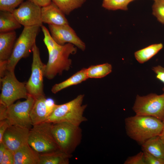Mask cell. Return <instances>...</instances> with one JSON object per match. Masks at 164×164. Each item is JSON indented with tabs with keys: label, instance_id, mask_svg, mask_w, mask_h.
<instances>
[{
	"label": "cell",
	"instance_id": "cell-1",
	"mask_svg": "<svg viewBox=\"0 0 164 164\" xmlns=\"http://www.w3.org/2000/svg\"><path fill=\"white\" fill-rule=\"evenodd\" d=\"M125 124L127 135L141 145L159 135L164 127L162 121L156 118L136 114L126 118Z\"/></svg>",
	"mask_w": 164,
	"mask_h": 164
},
{
	"label": "cell",
	"instance_id": "cell-2",
	"mask_svg": "<svg viewBox=\"0 0 164 164\" xmlns=\"http://www.w3.org/2000/svg\"><path fill=\"white\" fill-rule=\"evenodd\" d=\"M84 97V94H80L67 103L57 104L45 122H67L80 126L82 122L87 121V119L83 115L87 107V104H82Z\"/></svg>",
	"mask_w": 164,
	"mask_h": 164
},
{
	"label": "cell",
	"instance_id": "cell-3",
	"mask_svg": "<svg viewBox=\"0 0 164 164\" xmlns=\"http://www.w3.org/2000/svg\"><path fill=\"white\" fill-rule=\"evenodd\" d=\"M77 47L70 43L58 45L48 53L49 59L45 65L44 77L53 79L57 74L62 75L64 71L68 70L72 61L69 58L71 54H75Z\"/></svg>",
	"mask_w": 164,
	"mask_h": 164
},
{
	"label": "cell",
	"instance_id": "cell-4",
	"mask_svg": "<svg viewBox=\"0 0 164 164\" xmlns=\"http://www.w3.org/2000/svg\"><path fill=\"white\" fill-rule=\"evenodd\" d=\"M52 131L60 150L67 154L72 155L81 142L80 126L67 122L52 123Z\"/></svg>",
	"mask_w": 164,
	"mask_h": 164
},
{
	"label": "cell",
	"instance_id": "cell-5",
	"mask_svg": "<svg viewBox=\"0 0 164 164\" xmlns=\"http://www.w3.org/2000/svg\"><path fill=\"white\" fill-rule=\"evenodd\" d=\"M40 27L38 25L24 27L16 40L12 54L7 61L6 70H14L19 60L29 55L36 44V37Z\"/></svg>",
	"mask_w": 164,
	"mask_h": 164
},
{
	"label": "cell",
	"instance_id": "cell-6",
	"mask_svg": "<svg viewBox=\"0 0 164 164\" xmlns=\"http://www.w3.org/2000/svg\"><path fill=\"white\" fill-rule=\"evenodd\" d=\"M28 144L39 154L60 150L52 131V123L45 122L33 125L29 129Z\"/></svg>",
	"mask_w": 164,
	"mask_h": 164
},
{
	"label": "cell",
	"instance_id": "cell-7",
	"mask_svg": "<svg viewBox=\"0 0 164 164\" xmlns=\"http://www.w3.org/2000/svg\"><path fill=\"white\" fill-rule=\"evenodd\" d=\"M1 92L0 104L8 107L16 101L27 99L28 93L25 82H20L16 77L14 70H6L0 77Z\"/></svg>",
	"mask_w": 164,
	"mask_h": 164
},
{
	"label": "cell",
	"instance_id": "cell-8",
	"mask_svg": "<svg viewBox=\"0 0 164 164\" xmlns=\"http://www.w3.org/2000/svg\"><path fill=\"white\" fill-rule=\"evenodd\" d=\"M132 109L136 115L152 116L162 121L164 118V93L143 96L137 95Z\"/></svg>",
	"mask_w": 164,
	"mask_h": 164
},
{
	"label": "cell",
	"instance_id": "cell-9",
	"mask_svg": "<svg viewBox=\"0 0 164 164\" xmlns=\"http://www.w3.org/2000/svg\"><path fill=\"white\" fill-rule=\"evenodd\" d=\"M31 73L26 87L29 95L35 99L45 97L43 91V77L45 65L42 61L38 47L36 44L32 50Z\"/></svg>",
	"mask_w": 164,
	"mask_h": 164
},
{
	"label": "cell",
	"instance_id": "cell-10",
	"mask_svg": "<svg viewBox=\"0 0 164 164\" xmlns=\"http://www.w3.org/2000/svg\"><path fill=\"white\" fill-rule=\"evenodd\" d=\"M35 98L29 95L22 101H19L7 107L6 119L11 125H16L30 129L33 126L30 116Z\"/></svg>",
	"mask_w": 164,
	"mask_h": 164
},
{
	"label": "cell",
	"instance_id": "cell-11",
	"mask_svg": "<svg viewBox=\"0 0 164 164\" xmlns=\"http://www.w3.org/2000/svg\"><path fill=\"white\" fill-rule=\"evenodd\" d=\"M12 13L24 27L43 25L41 7L31 0L23 2Z\"/></svg>",
	"mask_w": 164,
	"mask_h": 164
},
{
	"label": "cell",
	"instance_id": "cell-12",
	"mask_svg": "<svg viewBox=\"0 0 164 164\" xmlns=\"http://www.w3.org/2000/svg\"><path fill=\"white\" fill-rule=\"evenodd\" d=\"M48 27L52 36L58 44L63 45L70 43L82 51L85 50V43L69 24L60 26L49 25Z\"/></svg>",
	"mask_w": 164,
	"mask_h": 164
},
{
	"label": "cell",
	"instance_id": "cell-13",
	"mask_svg": "<svg viewBox=\"0 0 164 164\" xmlns=\"http://www.w3.org/2000/svg\"><path fill=\"white\" fill-rule=\"evenodd\" d=\"M29 129L16 125H11L4 133L2 142L6 148L14 152L28 143Z\"/></svg>",
	"mask_w": 164,
	"mask_h": 164
},
{
	"label": "cell",
	"instance_id": "cell-14",
	"mask_svg": "<svg viewBox=\"0 0 164 164\" xmlns=\"http://www.w3.org/2000/svg\"><path fill=\"white\" fill-rule=\"evenodd\" d=\"M56 105L52 99L47 100L45 96L35 99L30 113L32 125L45 122Z\"/></svg>",
	"mask_w": 164,
	"mask_h": 164
},
{
	"label": "cell",
	"instance_id": "cell-15",
	"mask_svg": "<svg viewBox=\"0 0 164 164\" xmlns=\"http://www.w3.org/2000/svg\"><path fill=\"white\" fill-rule=\"evenodd\" d=\"M43 23L56 26L69 24L64 14L52 1L47 5L41 7Z\"/></svg>",
	"mask_w": 164,
	"mask_h": 164
},
{
	"label": "cell",
	"instance_id": "cell-16",
	"mask_svg": "<svg viewBox=\"0 0 164 164\" xmlns=\"http://www.w3.org/2000/svg\"><path fill=\"white\" fill-rule=\"evenodd\" d=\"M39 154L28 143L14 152V164H39Z\"/></svg>",
	"mask_w": 164,
	"mask_h": 164
},
{
	"label": "cell",
	"instance_id": "cell-17",
	"mask_svg": "<svg viewBox=\"0 0 164 164\" xmlns=\"http://www.w3.org/2000/svg\"><path fill=\"white\" fill-rule=\"evenodd\" d=\"M16 38L15 31L0 33V63L7 62L10 57Z\"/></svg>",
	"mask_w": 164,
	"mask_h": 164
},
{
	"label": "cell",
	"instance_id": "cell-18",
	"mask_svg": "<svg viewBox=\"0 0 164 164\" xmlns=\"http://www.w3.org/2000/svg\"><path fill=\"white\" fill-rule=\"evenodd\" d=\"M88 79L87 68H83L64 81L54 84L52 87L51 91L56 94L64 88L80 84Z\"/></svg>",
	"mask_w": 164,
	"mask_h": 164
},
{
	"label": "cell",
	"instance_id": "cell-19",
	"mask_svg": "<svg viewBox=\"0 0 164 164\" xmlns=\"http://www.w3.org/2000/svg\"><path fill=\"white\" fill-rule=\"evenodd\" d=\"M72 155L67 154L60 150L39 154V164H68Z\"/></svg>",
	"mask_w": 164,
	"mask_h": 164
},
{
	"label": "cell",
	"instance_id": "cell-20",
	"mask_svg": "<svg viewBox=\"0 0 164 164\" xmlns=\"http://www.w3.org/2000/svg\"><path fill=\"white\" fill-rule=\"evenodd\" d=\"M143 151L164 159V145L159 135L152 137L142 145Z\"/></svg>",
	"mask_w": 164,
	"mask_h": 164
},
{
	"label": "cell",
	"instance_id": "cell-21",
	"mask_svg": "<svg viewBox=\"0 0 164 164\" xmlns=\"http://www.w3.org/2000/svg\"><path fill=\"white\" fill-rule=\"evenodd\" d=\"M21 26L12 13L0 11V32L14 31L20 28Z\"/></svg>",
	"mask_w": 164,
	"mask_h": 164
},
{
	"label": "cell",
	"instance_id": "cell-22",
	"mask_svg": "<svg viewBox=\"0 0 164 164\" xmlns=\"http://www.w3.org/2000/svg\"><path fill=\"white\" fill-rule=\"evenodd\" d=\"M163 47V45L161 43L151 45L135 52V57L139 63H143L155 55Z\"/></svg>",
	"mask_w": 164,
	"mask_h": 164
},
{
	"label": "cell",
	"instance_id": "cell-23",
	"mask_svg": "<svg viewBox=\"0 0 164 164\" xmlns=\"http://www.w3.org/2000/svg\"><path fill=\"white\" fill-rule=\"evenodd\" d=\"M112 70L111 65L108 63L91 65L87 68L88 77L91 78H100L110 73Z\"/></svg>",
	"mask_w": 164,
	"mask_h": 164
},
{
	"label": "cell",
	"instance_id": "cell-24",
	"mask_svg": "<svg viewBox=\"0 0 164 164\" xmlns=\"http://www.w3.org/2000/svg\"><path fill=\"white\" fill-rule=\"evenodd\" d=\"M86 0H52L64 14L69 15L74 9L81 7Z\"/></svg>",
	"mask_w": 164,
	"mask_h": 164
},
{
	"label": "cell",
	"instance_id": "cell-25",
	"mask_svg": "<svg viewBox=\"0 0 164 164\" xmlns=\"http://www.w3.org/2000/svg\"><path fill=\"white\" fill-rule=\"evenodd\" d=\"M132 0H103L102 6L109 10H127L129 4Z\"/></svg>",
	"mask_w": 164,
	"mask_h": 164
},
{
	"label": "cell",
	"instance_id": "cell-26",
	"mask_svg": "<svg viewBox=\"0 0 164 164\" xmlns=\"http://www.w3.org/2000/svg\"><path fill=\"white\" fill-rule=\"evenodd\" d=\"M152 14L160 23L164 24V0H154Z\"/></svg>",
	"mask_w": 164,
	"mask_h": 164
},
{
	"label": "cell",
	"instance_id": "cell-27",
	"mask_svg": "<svg viewBox=\"0 0 164 164\" xmlns=\"http://www.w3.org/2000/svg\"><path fill=\"white\" fill-rule=\"evenodd\" d=\"M24 0H0V11L12 13Z\"/></svg>",
	"mask_w": 164,
	"mask_h": 164
},
{
	"label": "cell",
	"instance_id": "cell-28",
	"mask_svg": "<svg viewBox=\"0 0 164 164\" xmlns=\"http://www.w3.org/2000/svg\"><path fill=\"white\" fill-rule=\"evenodd\" d=\"M41 27L44 36L43 41L49 53L59 44L54 40L45 26L42 25Z\"/></svg>",
	"mask_w": 164,
	"mask_h": 164
},
{
	"label": "cell",
	"instance_id": "cell-29",
	"mask_svg": "<svg viewBox=\"0 0 164 164\" xmlns=\"http://www.w3.org/2000/svg\"><path fill=\"white\" fill-rule=\"evenodd\" d=\"M124 164H146L144 159L143 152H140L135 155L129 157Z\"/></svg>",
	"mask_w": 164,
	"mask_h": 164
},
{
	"label": "cell",
	"instance_id": "cell-30",
	"mask_svg": "<svg viewBox=\"0 0 164 164\" xmlns=\"http://www.w3.org/2000/svg\"><path fill=\"white\" fill-rule=\"evenodd\" d=\"M144 152V159L146 164H164V159L155 157L145 151Z\"/></svg>",
	"mask_w": 164,
	"mask_h": 164
},
{
	"label": "cell",
	"instance_id": "cell-31",
	"mask_svg": "<svg viewBox=\"0 0 164 164\" xmlns=\"http://www.w3.org/2000/svg\"><path fill=\"white\" fill-rule=\"evenodd\" d=\"M14 152L6 148L1 164H14Z\"/></svg>",
	"mask_w": 164,
	"mask_h": 164
},
{
	"label": "cell",
	"instance_id": "cell-32",
	"mask_svg": "<svg viewBox=\"0 0 164 164\" xmlns=\"http://www.w3.org/2000/svg\"><path fill=\"white\" fill-rule=\"evenodd\" d=\"M11 125L7 119L0 121V143L2 142L4 133L8 128Z\"/></svg>",
	"mask_w": 164,
	"mask_h": 164
},
{
	"label": "cell",
	"instance_id": "cell-33",
	"mask_svg": "<svg viewBox=\"0 0 164 164\" xmlns=\"http://www.w3.org/2000/svg\"><path fill=\"white\" fill-rule=\"evenodd\" d=\"M7 107L0 104V121L6 119Z\"/></svg>",
	"mask_w": 164,
	"mask_h": 164
},
{
	"label": "cell",
	"instance_id": "cell-34",
	"mask_svg": "<svg viewBox=\"0 0 164 164\" xmlns=\"http://www.w3.org/2000/svg\"><path fill=\"white\" fill-rule=\"evenodd\" d=\"M41 7L50 4L52 0H31Z\"/></svg>",
	"mask_w": 164,
	"mask_h": 164
},
{
	"label": "cell",
	"instance_id": "cell-35",
	"mask_svg": "<svg viewBox=\"0 0 164 164\" xmlns=\"http://www.w3.org/2000/svg\"><path fill=\"white\" fill-rule=\"evenodd\" d=\"M6 148L3 142L0 143V164H1Z\"/></svg>",
	"mask_w": 164,
	"mask_h": 164
},
{
	"label": "cell",
	"instance_id": "cell-36",
	"mask_svg": "<svg viewBox=\"0 0 164 164\" xmlns=\"http://www.w3.org/2000/svg\"><path fill=\"white\" fill-rule=\"evenodd\" d=\"M156 74V78L164 84V72L157 71L154 72Z\"/></svg>",
	"mask_w": 164,
	"mask_h": 164
},
{
	"label": "cell",
	"instance_id": "cell-37",
	"mask_svg": "<svg viewBox=\"0 0 164 164\" xmlns=\"http://www.w3.org/2000/svg\"><path fill=\"white\" fill-rule=\"evenodd\" d=\"M152 70L154 72L157 71H161L164 72V67L160 65H158L153 67Z\"/></svg>",
	"mask_w": 164,
	"mask_h": 164
},
{
	"label": "cell",
	"instance_id": "cell-38",
	"mask_svg": "<svg viewBox=\"0 0 164 164\" xmlns=\"http://www.w3.org/2000/svg\"><path fill=\"white\" fill-rule=\"evenodd\" d=\"M159 136L164 145V127Z\"/></svg>",
	"mask_w": 164,
	"mask_h": 164
},
{
	"label": "cell",
	"instance_id": "cell-39",
	"mask_svg": "<svg viewBox=\"0 0 164 164\" xmlns=\"http://www.w3.org/2000/svg\"><path fill=\"white\" fill-rule=\"evenodd\" d=\"M162 122L163 123V124L164 126V118L163 120L162 121Z\"/></svg>",
	"mask_w": 164,
	"mask_h": 164
},
{
	"label": "cell",
	"instance_id": "cell-40",
	"mask_svg": "<svg viewBox=\"0 0 164 164\" xmlns=\"http://www.w3.org/2000/svg\"><path fill=\"white\" fill-rule=\"evenodd\" d=\"M162 91H163L164 92V87H163L162 88Z\"/></svg>",
	"mask_w": 164,
	"mask_h": 164
},
{
	"label": "cell",
	"instance_id": "cell-41",
	"mask_svg": "<svg viewBox=\"0 0 164 164\" xmlns=\"http://www.w3.org/2000/svg\"><path fill=\"white\" fill-rule=\"evenodd\" d=\"M134 0H132V1H134ZM153 0L154 1V0Z\"/></svg>",
	"mask_w": 164,
	"mask_h": 164
}]
</instances>
